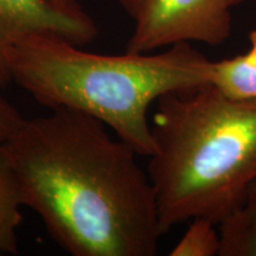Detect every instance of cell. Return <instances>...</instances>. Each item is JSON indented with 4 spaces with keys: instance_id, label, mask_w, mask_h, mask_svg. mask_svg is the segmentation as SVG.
I'll use <instances>...</instances> for the list:
<instances>
[{
    "instance_id": "obj_1",
    "label": "cell",
    "mask_w": 256,
    "mask_h": 256,
    "mask_svg": "<svg viewBox=\"0 0 256 256\" xmlns=\"http://www.w3.org/2000/svg\"><path fill=\"white\" fill-rule=\"evenodd\" d=\"M2 147L24 206L70 255L156 254L162 232L154 188L139 154L100 120L50 110L25 119Z\"/></svg>"
},
{
    "instance_id": "obj_2",
    "label": "cell",
    "mask_w": 256,
    "mask_h": 256,
    "mask_svg": "<svg viewBox=\"0 0 256 256\" xmlns=\"http://www.w3.org/2000/svg\"><path fill=\"white\" fill-rule=\"evenodd\" d=\"M12 83L50 110L104 122L140 156L154 152L148 110L162 96L211 84L214 60L191 43L162 52L104 55L63 38L30 34L8 54Z\"/></svg>"
},
{
    "instance_id": "obj_3",
    "label": "cell",
    "mask_w": 256,
    "mask_h": 256,
    "mask_svg": "<svg viewBox=\"0 0 256 256\" xmlns=\"http://www.w3.org/2000/svg\"><path fill=\"white\" fill-rule=\"evenodd\" d=\"M147 174L162 235L197 217L220 224L256 178V101H235L212 84L166 94L152 116Z\"/></svg>"
},
{
    "instance_id": "obj_4",
    "label": "cell",
    "mask_w": 256,
    "mask_h": 256,
    "mask_svg": "<svg viewBox=\"0 0 256 256\" xmlns=\"http://www.w3.org/2000/svg\"><path fill=\"white\" fill-rule=\"evenodd\" d=\"M246 0H119L134 23L126 51L154 52L179 43L211 46L232 34V11Z\"/></svg>"
},
{
    "instance_id": "obj_5",
    "label": "cell",
    "mask_w": 256,
    "mask_h": 256,
    "mask_svg": "<svg viewBox=\"0 0 256 256\" xmlns=\"http://www.w3.org/2000/svg\"><path fill=\"white\" fill-rule=\"evenodd\" d=\"M98 34L95 22L75 0H0V87L12 83L8 54L23 37L50 34L83 46Z\"/></svg>"
},
{
    "instance_id": "obj_6",
    "label": "cell",
    "mask_w": 256,
    "mask_h": 256,
    "mask_svg": "<svg viewBox=\"0 0 256 256\" xmlns=\"http://www.w3.org/2000/svg\"><path fill=\"white\" fill-rule=\"evenodd\" d=\"M220 226V256H256V178L242 206Z\"/></svg>"
},
{
    "instance_id": "obj_7",
    "label": "cell",
    "mask_w": 256,
    "mask_h": 256,
    "mask_svg": "<svg viewBox=\"0 0 256 256\" xmlns=\"http://www.w3.org/2000/svg\"><path fill=\"white\" fill-rule=\"evenodd\" d=\"M23 206L17 176L0 144V256L17 254Z\"/></svg>"
},
{
    "instance_id": "obj_8",
    "label": "cell",
    "mask_w": 256,
    "mask_h": 256,
    "mask_svg": "<svg viewBox=\"0 0 256 256\" xmlns=\"http://www.w3.org/2000/svg\"><path fill=\"white\" fill-rule=\"evenodd\" d=\"M211 84L235 101H256V66L246 55L214 60Z\"/></svg>"
},
{
    "instance_id": "obj_9",
    "label": "cell",
    "mask_w": 256,
    "mask_h": 256,
    "mask_svg": "<svg viewBox=\"0 0 256 256\" xmlns=\"http://www.w3.org/2000/svg\"><path fill=\"white\" fill-rule=\"evenodd\" d=\"M217 224L210 220L197 217L192 220L186 232L179 240L171 256H214L220 254V235L216 232Z\"/></svg>"
},
{
    "instance_id": "obj_10",
    "label": "cell",
    "mask_w": 256,
    "mask_h": 256,
    "mask_svg": "<svg viewBox=\"0 0 256 256\" xmlns=\"http://www.w3.org/2000/svg\"><path fill=\"white\" fill-rule=\"evenodd\" d=\"M2 88V87H0ZM25 118L0 92V144L5 142L23 124Z\"/></svg>"
},
{
    "instance_id": "obj_11",
    "label": "cell",
    "mask_w": 256,
    "mask_h": 256,
    "mask_svg": "<svg viewBox=\"0 0 256 256\" xmlns=\"http://www.w3.org/2000/svg\"><path fill=\"white\" fill-rule=\"evenodd\" d=\"M249 40H250V49L244 55L252 64L256 66V30H252L249 34Z\"/></svg>"
}]
</instances>
